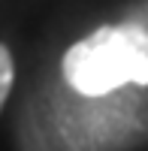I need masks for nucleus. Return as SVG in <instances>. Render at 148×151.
<instances>
[{"label":"nucleus","mask_w":148,"mask_h":151,"mask_svg":"<svg viewBox=\"0 0 148 151\" xmlns=\"http://www.w3.org/2000/svg\"><path fill=\"white\" fill-rule=\"evenodd\" d=\"M9 88H12V58L0 45V109H3L6 97H9Z\"/></svg>","instance_id":"2"},{"label":"nucleus","mask_w":148,"mask_h":151,"mask_svg":"<svg viewBox=\"0 0 148 151\" xmlns=\"http://www.w3.org/2000/svg\"><path fill=\"white\" fill-rule=\"evenodd\" d=\"M64 79L85 100L112 97L127 85H148V30L139 24L100 27L64 55Z\"/></svg>","instance_id":"1"}]
</instances>
